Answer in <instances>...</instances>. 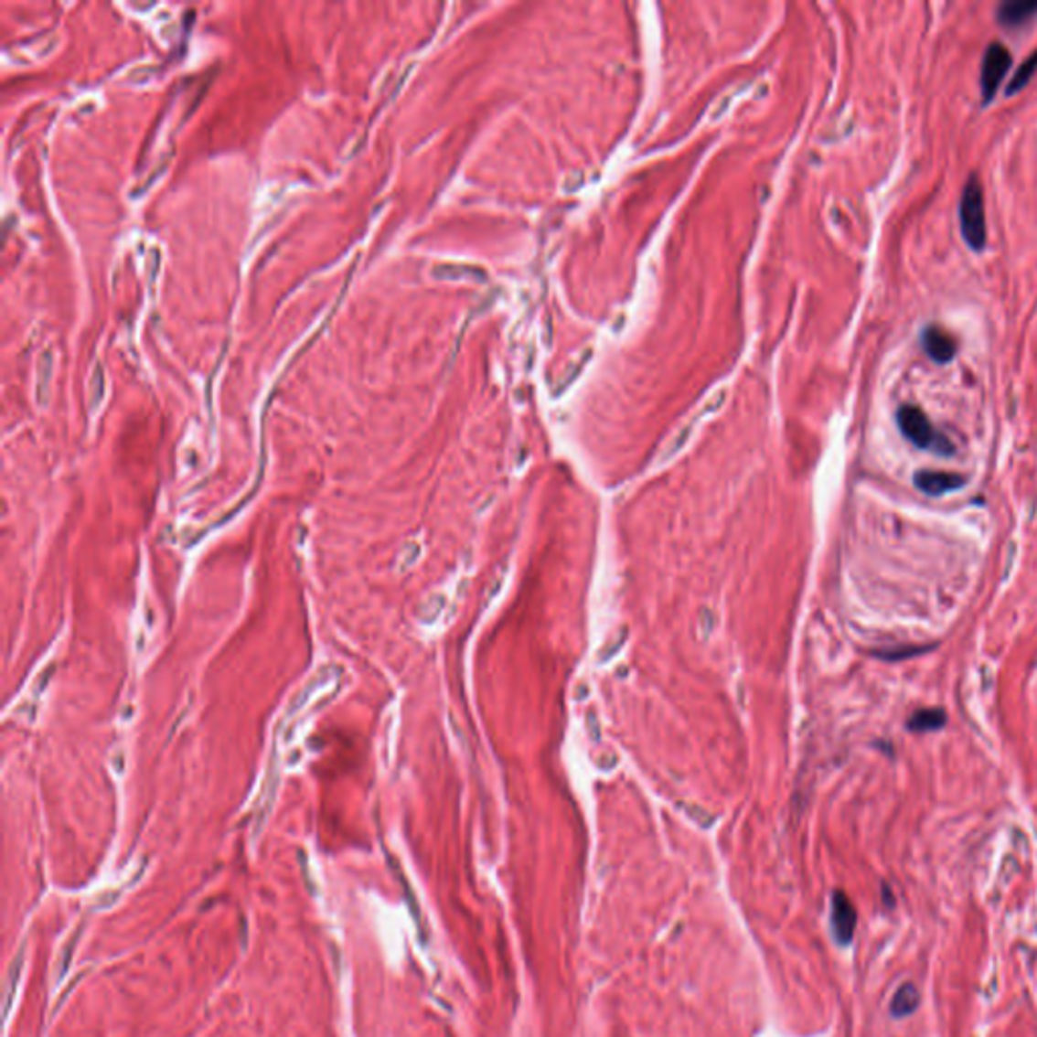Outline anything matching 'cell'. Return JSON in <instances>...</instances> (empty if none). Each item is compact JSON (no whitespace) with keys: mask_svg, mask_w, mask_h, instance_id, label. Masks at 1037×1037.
I'll list each match as a JSON object with an SVG mask.
<instances>
[{"mask_svg":"<svg viewBox=\"0 0 1037 1037\" xmlns=\"http://www.w3.org/2000/svg\"><path fill=\"white\" fill-rule=\"evenodd\" d=\"M831 930L841 946L851 945L857 930V910L843 890L833 892L831 898Z\"/></svg>","mask_w":1037,"mask_h":1037,"instance_id":"4","label":"cell"},{"mask_svg":"<svg viewBox=\"0 0 1037 1037\" xmlns=\"http://www.w3.org/2000/svg\"><path fill=\"white\" fill-rule=\"evenodd\" d=\"M1037 15V0H1007L999 5L997 18L1005 27H1020Z\"/></svg>","mask_w":1037,"mask_h":1037,"instance_id":"8","label":"cell"},{"mask_svg":"<svg viewBox=\"0 0 1037 1037\" xmlns=\"http://www.w3.org/2000/svg\"><path fill=\"white\" fill-rule=\"evenodd\" d=\"M960 233L970 250L980 251L987 243V219H985V201L983 187L977 175H970L963 188L958 203Z\"/></svg>","mask_w":1037,"mask_h":1037,"instance_id":"1","label":"cell"},{"mask_svg":"<svg viewBox=\"0 0 1037 1037\" xmlns=\"http://www.w3.org/2000/svg\"><path fill=\"white\" fill-rule=\"evenodd\" d=\"M1011 53H1009L1003 43H991L987 47L983 68H980V91H983V102L989 103L993 100L995 91L1001 86L1005 73L1011 68Z\"/></svg>","mask_w":1037,"mask_h":1037,"instance_id":"3","label":"cell"},{"mask_svg":"<svg viewBox=\"0 0 1037 1037\" xmlns=\"http://www.w3.org/2000/svg\"><path fill=\"white\" fill-rule=\"evenodd\" d=\"M882 895H883V902H885V906H888V908H893V906H895L893 893H892V890L888 888V885H883V888H882Z\"/></svg>","mask_w":1037,"mask_h":1037,"instance_id":"12","label":"cell"},{"mask_svg":"<svg viewBox=\"0 0 1037 1037\" xmlns=\"http://www.w3.org/2000/svg\"><path fill=\"white\" fill-rule=\"evenodd\" d=\"M1035 71H1037V49L1020 65V69L1015 71V75L1011 78V81H1009V86L1005 90L1007 96H1013L1015 91H1020L1021 88H1025L1027 81L1032 80V75Z\"/></svg>","mask_w":1037,"mask_h":1037,"instance_id":"10","label":"cell"},{"mask_svg":"<svg viewBox=\"0 0 1037 1037\" xmlns=\"http://www.w3.org/2000/svg\"><path fill=\"white\" fill-rule=\"evenodd\" d=\"M967 478L957 473H946V470H918L914 475V485H916L922 493L930 497L946 495L950 490H957L965 486Z\"/></svg>","mask_w":1037,"mask_h":1037,"instance_id":"6","label":"cell"},{"mask_svg":"<svg viewBox=\"0 0 1037 1037\" xmlns=\"http://www.w3.org/2000/svg\"><path fill=\"white\" fill-rule=\"evenodd\" d=\"M922 347L932 361L950 363L958 351L957 338L938 325H930L922 331Z\"/></svg>","mask_w":1037,"mask_h":1037,"instance_id":"5","label":"cell"},{"mask_svg":"<svg viewBox=\"0 0 1037 1037\" xmlns=\"http://www.w3.org/2000/svg\"><path fill=\"white\" fill-rule=\"evenodd\" d=\"M922 650H926V648H902L900 653H895V650L890 648V650H880L878 655H880V658H906V657H910V655L922 653Z\"/></svg>","mask_w":1037,"mask_h":1037,"instance_id":"11","label":"cell"},{"mask_svg":"<svg viewBox=\"0 0 1037 1037\" xmlns=\"http://www.w3.org/2000/svg\"><path fill=\"white\" fill-rule=\"evenodd\" d=\"M895 420H898V426L903 436H906L914 446H918L922 450H932L942 456L955 454L952 442L945 436V433L935 428V423H932L926 413L916 408V405H902Z\"/></svg>","mask_w":1037,"mask_h":1037,"instance_id":"2","label":"cell"},{"mask_svg":"<svg viewBox=\"0 0 1037 1037\" xmlns=\"http://www.w3.org/2000/svg\"><path fill=\"white\" fill-rule=\"evenodd\" d=\"M945 723H946V713L942 710H918L908 720V728L912 732L922 733V732L938 730Z\"/></svg>","mask_w":1037,"mask_h":1037,"instance_id":"9","label":"cell"},{"mask_svg":"<svg viewBox=\"0 0 1037 1037\" xmlns=\"http://www.w3.org/2000/svg\"><path fill=\"white\" fill-rule=\"evenodd\" d=\"M920 1003H922V995L918 991V987L914 983H903L895 989V993L892 997L890 1015L893 1020H906V1017L918 1011Z\"/></svg>","mask_w":1037,"mask_h":1037,"instance_id":"7","label":"cell"}]
</instances>
